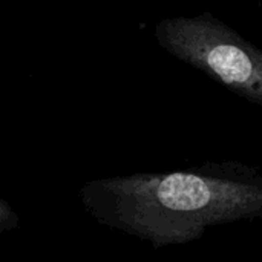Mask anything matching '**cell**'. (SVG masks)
Returning a JSON list of instances; mask_svg holds the SVG:
<instances>
[{
  "label": "cell",
  "instance_id": "cell-2",
  "mask_svg": "<svg viewBox=\"0 0 262 262\" xmlns=\"http://www.w3.org/2000/svg\"><path fill=\"white\" fill-rule=\"evenodd\" d=\"M160 41L177 57L262 104V52L212 17L166 20Z\"/></svg>",
  "mask_w": 262,
  "mask_h": 262
},
{
  "label": "cell",
  "instance_id": "cell-1",
  "mask_svg": "<svg viewBox=\"0 0 262 262\" xmlns=\"http://www.w3.org/2000/svg\"><path fill=\"white\" fill-rule=\"evenodd\" d=\"M94 215L155 246L186 243L209 226L262 215V180L173 172L103 180L84 187Z\"/></svg>",
  "mask_w": 262,
  "mask_h": 262
}]
</instances>
